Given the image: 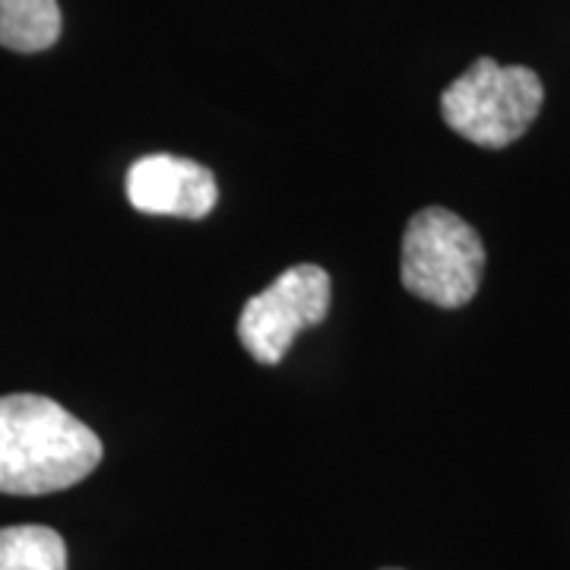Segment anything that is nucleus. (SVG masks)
<instances>
[{
    "label": "nucleus",
    "mask_w": 570,
    "mask_h": 570,
    "mask_svg": "<svg viewBox=\"0 0 570 570\" xmlns=\"http://www.w3.org/2000/svg\"><path fill=\"white\" fill-rule=\"evenodd\" d=\"M102 463V441L39 393L0 396V494H55Z\"/></svg>",
    "instance_id": "obj_1"
},
{
    "label": "nucleus",
    "mask_w": 570,
    "mask_h": 570,
    "mask_svg": "<svg viewBox=\"0 0 570 570\" xmlns=\"http://www.w3.org/2000/svg\"><path fill=\"white\" fill-rule=\"evenodd\" d=\"M546 102V86L530 67H501L479 58L441 96V115L450 130L482 149H504L520 140Z\"/></svg>",
    "instance_id": "obj_2"
},
{
    "label": "nucleus",
    "mask_w": 570,
    "mask_h": 570,
    "mask_svg": "<svg viewBox=\"0 0 570 570\" xmlns=\"http://www.w3.org/2000/svg\"><path fill=\"white\" fill-rule=\"evenodd\" d=\"M485 273V247L472 225L444 206L419 209L403 232L400 279L415 298L438 307H463Z\"/></svg>",
    "instance_id": "obj_3"
},
{
    "label": "nucleus",
    "mask_w": 570,
    "mask_h": 570,
    "mask_svg": "<svg viewBox=\"0 0 570 570\" xmlns=\"http://www.w3.org/2000/svg\"><path fill=\"white\" fill-rule=\"evenodd\" d=\"M330 298L333 283L324 266H288L242 307L238 340L261 365H279L302 330L324 324Z\"/></svg>",
    "instance_id": "obj_4"
},
{
    "label": "nucleus",
    "mask_w": 570,
    "mask_h": 570,
    "mask_svg": "<svg viewBox=\"0 0 570 570\" xmlns=\"http://www.w3.org/2000/svg\"><path fill=\"white\" fill-rule=\"evenodd\" d=\"M127 200L146 216H181V219H204L219 200L216 178L206 165L153 153L127 168Z\"/></svg>",
    "instance_id": "obj_5"
},
{
    "label": "nucleus",
    "mask_w": 570,
    "mask_h": 570,
    "mask_svg": "<svg viewBox=\"0 0 570 570\" xmlns=\"http://www.w3.org/2000/svg\"><path fill=\"white\" fill-rule=\"evenodd\" d=\"M61 39L58 0H0V48L36 55Z\"/></svg>",
    "instance_id": "obj_6"
},
{
    "label": "nucleus",
    "mask_w": 570,
    "mask_h": 570,
    "mask_svg": "<svg viewBox=\"0 0 570 570\" xmlns=\"http://www.w3.org/2000/svg\"><path fill=\"white\" fill-rule=\"evenodd\" d=\"M0 570H67V546L51 527H3Z\"/></svg>",
    "instance_id": "obj_7"
},
{
    "label": "nucleus",
    "mask_w": 570,
    "mask_h": 570,
    "mask_svg": "<svg viewBox=\"0 0 570 570\" xmlns=\"http://www.w3.org/2000/svg\"><path fill=\"white\" fill-rule=\"evenodd\" d=\"M390 570H393V568H390Z\"/></svg>",
    "instance_id": "obj_8"
}]
</instances>
